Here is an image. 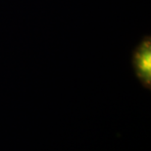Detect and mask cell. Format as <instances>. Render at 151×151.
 I'll use <instances>...</instances> for the list:
<instances>
[{
  "label": "cell",
  "mask_w": 151,
  "mask_h": 151,
  "mask_svg": "<svg viewBox=\"0 0 151 151\" xmlns=\"http://www.w3.org/2000/svg\"><path fill=\"white\" fill-rule=\"evenodd\" d=\"M134 75L145 89L151 88V37L144 36L131 55Z\"/></svg>",
  "instance_id": "6da1fadb"
}]
</instances>
